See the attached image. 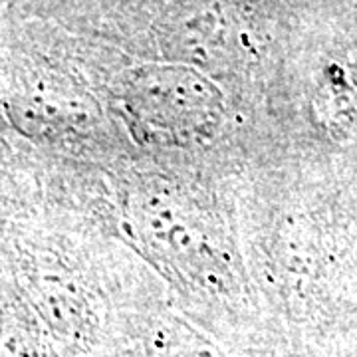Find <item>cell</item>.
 Masks as SVG:
<instances>
[{
	"label": "cell",
	"instance_id": "cell-2",
	"mask_svg": "<svg viewBox=\"0 0 357 357\" xmlns=\"http://www.w3.org/2000/svg\"><path fill=\"white\" fill-rule=\"evenodd\" d=\"M139 238L177 270L206 280L217 276L220 258L213 234L191 206L177 197L147 192L131 204Z\"/></svg>",
	"mask_w": 357,
	"mask_h": 357
},
{
	"label": "cell",
	"instance_id": "cell-1",
	"mask_svg": "<svg viewBox=\"0 0 357 357\" xmlns=\"http://www.w3.org/2000/svg\"><path fill=\"white\" fill-rule=\"evenodd\" d=\"M121 103L143 135L175 145L213 139L227 117L220 89L185 64H145L128 72Z\"/></svg>",
	"mask_w": 357,
	"mask_h": 357
}]
</instances>
